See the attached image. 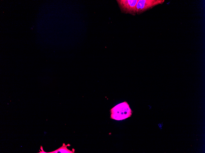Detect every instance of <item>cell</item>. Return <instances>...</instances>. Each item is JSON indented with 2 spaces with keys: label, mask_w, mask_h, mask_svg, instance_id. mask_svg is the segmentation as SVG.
Returning <instances> with one entry per match:
<instances>
[{
  "label": "cell",
  "mask_w": 205,
  "mask_h": 153,
  "mask_svg": "<svg viewBox=\"0 0 205 153\" xmlns=\"http://www.w3.org/2000/svg\"><path fill=\"white\" fill-rule=\"evenodd\" d=\"M110 118L117 120H122L130 117L132 111L126 102L119 104L110 109Z\"/></svg>",
  "instance_id": "6da1fadb"
},
{
  "label": "cell",
  "mask_w": 205,
  "mask_h": 153,
  "mask_svg": "<svg viewBox=\"0 0 205 153\" xmlns=\"http://www.w3.org/2000/svg\"><path fill=\"white\" fill-rule=\"evenodd\" d=\"M138 0H117L122 13L133 16L136 14V5Z\"/></svg>",
  "instance_id": "7a4b0ae2"
},
{
  "label": "cell",
  "mask_w": 205,
  "mask_h": 153,
  "mask_svg": "<svg viewBox=\"0 0 205 153\" xmlns=\"http://www.w3.org/2000/svg\"><path fill=\"white\" fill-rule=\"evenodd\" d=\"M164 0H138L136 5V14H141L158 5L163 4Z\"/></svg>",
  "instance_id": "3957f363"
},
{
  "label": "cell",
  "mask_w": 205,
  "mask_h": 153,
  "mask_svg": "<svg viewBox=\"0 0 205 153\" xmlns=\"http://www.w3.org/2000/svg\"><path fill=\"white\" fill-rule=\"evenodd\" d=\"M70 146L69 144L66 145L64 144H63L62 147L57 149L54 151L48 152V153H74V149L71 151L67 148L68 146Z\"/></svg>",
  "instance_id": "277c9868"
},
{
  "label": "cell",
  "mask_w": 205,
  "mask_h": 153,
  "mask_svg": "<svg viewBox=\"0 0 205 153\" xmlns=\"http://www.w3.org/2000/svg\"><path fill=\"white\" fill-rule=\"evenodd\" d=\"M159 127L160 128H161L162 126V125L161 124H159Z\"/></svg>",
  "instance_id": "5b68a950"
}]
</instances>
